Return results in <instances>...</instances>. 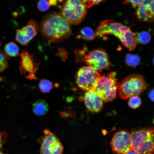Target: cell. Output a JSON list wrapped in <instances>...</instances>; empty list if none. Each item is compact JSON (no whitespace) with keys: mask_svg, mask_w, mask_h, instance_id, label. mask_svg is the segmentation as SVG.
I'll use <instances>...</instances> for the list:
<instances>
[{"mask_svg":"<svg viewBox=\"0 0 154 154\" xmlns=\"http://www.w3.org/2000/svg\"><path fill=\"white\" fill-rule=\"evenodd\" d=\"M140 58L137 54H127L125 57V63L129 66L135 67L140 63Z\"/></svg>","mask_w":154,"mask_h":154,"instance_id":"18","label":"cell"},{"mask_svg":"<svg viewBox=\"0 0 154 154\" xmlns=\"http://www.w3.org/2000/svg\"><path fill=\"white\" fill-rule=\"evenodd\" d=\"M9 58L6 54L0 50V72L3 71L8 67Z\"/></svg>","mask_w":154,"mask_h":154,"instance_id":"21","label":"cell"},{"mask_svg":"<svg viewBox=\"0 0 154 154\" xmlns=\"http://www.w3.org/2000/svg\"><path fill=\"white\" fill-rule=\"evenodd\" d=\"M21 58L19 70L26 78L30 80H36L38 78L36 75L39 64H36L33 56L28 52L24 51L19 54Z\"/></svg>","mask_w":154,"mask_h":154,"instance_id":"11","label":"cell"},{"mask_svg":"<svg viewBox=\"0 0 154 154\" xmlns=\"http://www.w3.org/2000/svg\"><path fill=\"white\" fill-rule=\"evenodd\" d=\"M86 8L81 0H66L59 13L70 24L77 25L85 18Z\"/></svg>","mask_w":154,"mask_h":154,"instance_id":"5","label":"cell"},{"mask_svg":"<svg viewBox=\"0 0 154 154\" xmlns=\"http://www.w3.org/2000/svg\"><path fill=\"white\" fill-rule=\"evenodd\" d=\"M146 88L145 82L141 75L132 74L126 77L120 83L118 94L120 98L126 99L133 96H139Z\"/></svg>","mask_w":154,"mask_h":154,"instance_id":"4","label":"cell"},{"mask_svg":"<svg viewBox=\"0 0 154 154\" xmlns=\"http://www.w3.org/2000/svg\"><path fill=\"white\" fill-rule=\"evenodd\" d=\"M113 151L117 154H123L133 150L130 134L125 130L116 132L113 135L111 142Z\"/></svg>","mask_w":154,"mask_h":154,"instance_id":"10","label":"cell"},{"mask_svg":"<svg viewBox=\"0 0 154 154\" xmlns=\"http://www.w3.org/2000/svg\"><path fill=\"white\" fill-rule=\"evenodd\" d=\"M153 64L154 65V56L153 58Z\"/></svg>","mask_w":154,"mask_h":154,"instance_id":"32","label":"cell"},{"mask_svg":"<svg viewBox=\"0 0 154 154\" xmlns=\"http://www.w3.org/2000/svg\"><path fill=\"white\" fill-rule=\"evenodd\" d=\"M84 62L98 72L108 70L112 66L108 55L104 50L97 49L89 52L84 57Z\"/></svg>","mask_w":154,"mask_h":154,"instance_id":"8","label":"cell"},{"mask_svg":"<svg viewBox=\"0 0 154 154\" xmlns=\"http://www.w3.org/2000/svg\"><path fill=\"white\" fill-rule=\"evenodd\" d=\"M43 133L40 147V154H62L63 147L57 136L48 129H44Z\"/></svg>","mask_w":154,"mask_h":154,"instance_id":"9","label":"cell"},{"mask_svg":"<svg viewBox=\"0 0 154 154\" xmlns=\"http://www.w3.org/2000/svg\"><path fill=\"white\" fill-rule=\"evenodd\" d=\"M93 30L88 27H84L80 31L79 35L78 38H81L85 40H91L93 39L96 37Z\"/></svg>","mask_w":154,"mask_h":154,"instance_id":"16","label":"cell"},{"mask_svg":"<svg viewBox=\"0 0 154 154\" xmlns=\"http://www.w3.org/2000/svg\"><path fill=\"white\" fill-rule=\"evenodd\" d=\"M85 6L89 8L94 5H97L104 2L106 0H81Z\"/></svg>","mask_w":154,"mask_h":154,"instance_id":"25","label":"cell"},{"mask_svg":"<svg viewBox=\"0 0 154 154\" xmlns=\"http://www.w3.org/2000/svg\"><path fill=\"white\" fill-rule=\"evenodd\" d=\"M137 38L138 42L141 44H145L149 42L151 36L148 32L142 31L137 33Z\"/></svg>","mask_w":154,"mask_h":154,"instance_id":"20","label":"cell"},{"mask_svg":"<svg viewBox=\"0 0 154 154\" xmlns=\"http://www.w3.org/2000/svg\"><path fill=\"white\" fill-rule=\"evenodd\" d=\"M137 33L132 32L129 27L108 19L100 23L95 34L100 37L113 35L119 38L127 48L131 51L135 49L138 43Z\"/></svg>","mask_w":154,"mask_h":154,"instance_id":"2","label":"cell"},{"mask_svg":"<svg viewBox=\"0 0 154 154\" xmlns=\"http://www.w3.org/2000/svg\"><path fill=\"white\" fill-rule=\"evenodd\" d=\"M58 52L56 54V55L60 57L61 60L64 62L68 58V55L69 54L68 52L64 48H58Z\"/></svg>","mask_w":154,"mask_h":154,"instance_id":"24","label":"cell"},{"mask_svg":"<svg viewBox=\"0 0 154 154\" xmlns=\"http://www.w3.org/2000/svg\"><path fill=\"white\" fill-rule=\"evenodd\" d=\"M39 29L38 23L31 19L26 26L16 30V40L21 45H27L37 34Z\"/></svg>","mask_w":154,"mask_h":154,"instance_id":"12","label":"cell"},{"mask_svg":"<svg viewBox=\"0 0 154 154\" xmlns=\"http://www.w3.org/2000/svg\"><path fill=\"white\" fill-rule=\"evenodd\" d=\"M101 77L99 72L89 66H84L77 72L75 82L81 89L88 91L96 89Z\"/></svg>","mask_w":154,"mask_h":154,"instance_id":"7","label":"cell"},{"mask_svg":"<svg viewBox=\"0 0 154 154\" xmlns=\"http://www.w3.org/2000/svg\"><path fill=\"white\" fill-rule=\"evenodd\" d=\"M50 6L48 0H39L37 4L38 8L41 12L46 11Z\"/></svg>","mask_w":154,"mask_h":154,"instance_id":"23","label":"cell"},{"mask_svg":"<svg viewBox=\"0 0 154 154\" xmlns=\"http://www.w3.org/2000/svg\"><path fill=\"white\" fill-rule=\"evenodd\" d=\"M144 0H124L123 3L124 4H130L133 8L138 7Z\"/></svg>","mask_w":154,"mask_h":154,"instance_id":"26","label":"cell"},{"mask_svg":"<svg viewBox=\"0 0 154 154\" xmlns=\"http://www.w3.org/2000/svg\"><path fill=\"white\" fill-rule=\"evenodd\" d=\"M153 124H154V118L153 119Z\"/></svg>","mask_w":154,"mask_h":154,"instance_id":"34","label":"cell"},{"mask_svg":"<svg viewBox=\"0 0 154 154\" xmlns=\"http://www.w3.org/2000/svg\"><path fill=\"white\" fill-rule=\"evenodd\" d=\"M115 72L101 76L95 89L103 101H112L116 97L117 91L120 83L117 81Z\"/></svg>","mask_w":154,"mask_h":154,"instance_id":"6","label":"cell"},{"mask_svg":"<svg viewBox=\"0 0 154 154\" xmlns=\"http://www.w3.org/2000/svg\"><path fill=\"white\" fill-rule=\"evenodd\" d=\"M130 134L133 150L139 154H154V128L133 129Z\"/></svg>","mask_w":154,"mask_h":154,"instance_id":"3","label":"cell"},{"mask_svg":"<svg viewBox=\"0 0 154 154\" xmlns=\"http://www.w3.org/2000/svg\"><path fill=\"white\" fill-rule=\"evenodd\" d=\"M58 0H48V2L50 6L56 5Z\"/></svg>","mask_w":154,"mask_h":154,"instance_id":"30","label":"cell"},{"mask_svg":"<svg viewBox=\"0 0 154 154\" xmlns=\"http://www.w3.org/2000/svg\"><path fill=\"white\" fill-rule=\"evenodd\" d=\"M38 86L40 91L44 93L49 92L53 88V84L50 81L42 79L39 83Z\"/></svg>","mask_w":154,"mask_h":154,"instance_id":"19","label":"cell"},{"mask_svg":"<svg viewBox=\"0 0 154 154\" xmlns=\"http://www.w3.org/2000/svg\"><path fill=\"white\" fill-rule=\"evenodd\" d=\"M139 20L150 22L154 21V0H144L135 13Z\"/></svg>","mask_w":154,"mask_h":154,"instance_id":"13","label":"cell"},{"mask_svg":"<svg viewBox=\"0 0 154 154\" xmlns=\"http://www.w3.org/2000/svg\"><path fill=\"white\" fill-rule=\"evenodd\" d=\"M148 97L152 101L154 102V88L149 91Z\"/></svg>","mask_w":154,"mask_h":154,"instance_id":"29","label":"cell"},{"mask_svg":"<svg viewBox=\"0 0 154 154\" xmlns=\"http://www.w3.org/2000/svg\"><path fill=\"white\" fill-rule=\"evenodd\" d=\"M59 113L60 116L62 118H66L68 117H74V115L72 112L66 111H59Z\"/></svg>","mask_w":154,"mask_h":154,"instance_id":"28","label":"cell"},{"mask_svg":"<svg viewBox=\"0 0 154 154\" xmlns=\"http://www.w3.org/2000/svg\"><path fill=\"white\" fill-rule=\"evenodd\" d=\"M141 101L139 96H133L129 98L128 104L131 108H137L141 106Z\"/></svg>","mask_w":154,"mask_h":154,"instance_id":"22","label":"cell"},{"mask_svg":"<svg viewBox=\"0 0 154 154\" xmlns=\"http://www.w3.org/2000/svg\"><path fill=\"white\" fill-rule=\"evenodd\" d=\"M123 154H139L138 152L134 150H131Z\"/></svg>","mask_w":154,"mask_h":154,"instance_id":"31","label":"cell"},{"mask_svg":"<svg viewBox=\"0 0 154 154\" xmlns=\"http://www.w3.org/2000/svg\"><path fill=\"white\" fill-rule=\"evenodd\" d=\"M0 154H4V153H3L2 152L0 151Z\"/></svg>","mask_w":154,"mask_h":154,"instance_id":"33","label":"cell"},{"mask_svg":"<svg viewBox=\"0 0 154 154\" xmlns=\"http://www.w3.org/2000/svg\"><path fill=\"white\" fill-rule=\"evenodd\" d=\"M4 50L5 53L8 56L15 57L18 54L19 48L15 43L11 42L7 43L5 45Z\"/></svg>","mask_w":154,"mask_h":154,"instance_id":"17","label":"cell"},{"mask_svg":"<svg viewBox=\"0 0 154 154\" xmlns=\"http://www.w3.org/2000/svg\"><path fill=\"white\" fill-rule=\"evenodd\" d=\"M83 99L86 108L91 112H98L102 108L104 101L95 89L87 91Z\"/></svg>","mask_w":154,"mask_h":154,"instance_id":"14","label":"cell"},{"mask_svg":"<svg viewBox=\"0 0 154 154\" xmlns=\"http://www.w3.org/2000/svg\"><path fill=\"white\" fill-rule=\"evenodd\" d=\"M8 134L5 132H0V148H1L3 145L6 143L7 141Z\"/></svg>","mask_w":154,"mask_h":154,"instance_id":"27","label":"cell"},{"mask_svg":"<svg viewBox=\"0 0 154 154\" xmlns=\"http://www.w3.org/2000/svg\"><path fill=\"white\" fill-rule=\"evenodd\" d=\"M40 27L41 33L48 40V44L62 42L72 34L70 24L59 13L55 12L44 16Z\"/></svg>","mask_w":154,"mask_h":154,"instance_id":"1","label":"cell"},{"mask_svg":"<svg viewBox=\"0 0 154 154\" xmlns=\"http://www.w3.org/2000/svg\"><path fill=\"white\" fill-rule=\"evenodd\" d=\"M49 110V107L47 102L44 100L40 99L34 102L32 105L33 113L38 116L44 115Z\"/></svg>","mask_w":154,"mask_h":154,"instance_id":"15","label":"cell"}]
</instances>
